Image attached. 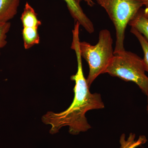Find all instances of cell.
Instances as JSON below:
<instances>
[{
    "mask_svg": "<svg viewBox=\"0 0 148 148\" xmlns=\"http://www.w3.org/2000/svg\"><path fill=\"white\" fill-rule=\"evenodd\" d=\"M128 25L138 30L148 41V18L145 16L144 9H140Z\"/></svg>",
    "mask_w": 148,
    "mask_h": 148,
    "instance_id": "8",
    "label": "cell"
},
{
    "mask_svg": "<svg viewBox=\"0 0 148 148\" xmlns=\"http://www.w3.org/2000/svg\"><path fill=\"white\" fill-rule=\"evenodd\" d=\"M143 6H145V8L144 9L145 16L148 18V0H141Z\"/></svg>",
    "mask_w": 148,
    "mask_h": 148,
    "instance_id": "12",
    "label": "cell"
},
{
    "mask_svg": "<svg viewBox=\"0 0 148 148\" xmlns=\"http://www.w3.org/2000/svg\"><path fill=\"white\" fill-rule=\"evenodd\" d=\"M135 138L136 135L134 133H130L127 139L125 138V134H122L119 140L120 148H136L145 144L147 141L145 135H140L137 140H135Z\"/></svg>",
    "mask_w": 148,
    "mask_h": 148,
    "instance_id": "9",
    "label": "cell"
},
{
    "mask_svg": "<svg viewBox=\"0 0 148 148\" xmlns=\"http://www.w3.org/2000/svg\"><path fill=\"white\" fill-rule=\"evenodd\" d=\"M11 27L10 22H0V54L1 49L7 43V38Z\"/></svg>",
    "mask_w": 148,
    "mask_h": 148,
    "instance_id": "11",
    "label": "cell"
},
{
    "mask_svg": "<svg viewBox=\"0 0 148 148\" xmlns=\"http://www.w3.org/2000/svg\"><path fill=\"white\" fill-rule=\"evenodd\" d=\"M79 42V34H73L71 47L76 54L77 70L75 75L71 77L75 82L73 102L65 111L58 113L48 112L42 118L44 123L50 125L49 132L51 134L58 133L65 126L69 127V132L72 135L86 132L91 128L86 117V113L90 110L105 108L101 95L98 93H91L89 90L90 87L84 75Z\"/></svg>",
    "mask_w": 148,
    "mask_h": 148,
    "instance_id": "1",
    "label": "cell"
},
{
    "mask_svg": "<svg viewBox=\"0 0 148 148\" xmlns=\"http://www.w3.org/2000/svg\"><path fill=\"white\" fill-rule=\"evenodd\" d=\"M143 59L137 54L125 50L114 54L104 73L136 84L143 93L148 92V77L145 74Z\"/></svg>",
    "mask_w": 148,
    "mask_h": 148,
    "instance_id": "3",
    "label": "cell"
},
{
    "mask_svg": "<svg viewBox=\"0 0 148 148\" xmlns=\"http://www.w3.org/2000/svg\"><path fill=\"white\" fill-rule=\"evenodd\" d=\"M113 39L107 29L100 31L97 44L92 45L86 42H80L81 55L88 64L89 73L86 82L90 87L96 78L105 73L114 56Z\"/></svg>",
    "mask_w": 148,
    "mask_h": 148,
    "instance_id": "2",
    "label": "cell"
},
{
    "mask_svg": "<svg viewBox=\"0 0 148 148\" xmlns=\"http://www.w3.org/2000/svg\"><path fill=\"white\" fill-rule=\"evenodd\" d=\"M20 0H0V22H9L17 13Z\"/></svg>",
    "mask_w": 148,
    "mask_h": 148,
    "instance_id": "7",
    "label": "cell"
},
{
    "mask_svg": "<svg viewBox=\"0 0 148 148\" xmlns=\"http://www.w3.org/2000/svg\"><path fill=\"white\" fill-rule=\"evenodd\" d=\"M21 19L23 27L22 36L24 47L25 49H29L40 43L38 30L41 25V22L38 19L34 9L28 2L25 4Z\"/></svg>",
    "mask_w": 148,
    "mask_h": 148,
    "instance_id": "5",
    "label": "cell"
},
{
    "mask_svg": "<svg viewBox=\"0 0 148 148\" xmlns=\"http://www.w3.org/2000/svg\"><path fill=\"white\" fill-rule=\"evenodd\" d=\"M147 98H148L147 106V113L148 114V92L147 93Z\"/></svg>",
    "mask_w": 148,
    "mask_h": 148,
    "instance_id": "14",
    "label": "cell"
},
{
    "mask_svg": "<svg viewBox=\"0 0 148 148\" xmlns=\"http://www.w3.org/2000/svg\"><path fill=\"white\" fill-rule=\"evenodd\" d=\"M72 17L75 21L78 22L89 34L94 32V28L92 21H90L84 12L79 3L76 0H64Z\"/></svg>",
    "mask_w": 148,
    "mask_h": 148,
    "instance_id": "6",
    "label": "cell"
},
{
    "mask_svg": "<svg viewBox=\"0 0 148 148\" xmlns=\"http://www.w3.org/2000/svg\"><path fill=\"white\" fill-rule=\"evenodd\" d=\"M106 10L116 29V41L114 54L125 50L124 40L127 24L143 5L141 0H96Z\"/></svg>",
    "mask_w": 148,
    "mask_h": 148,
    "instance_id": "4",
    "label": "cell"
},
{
    "mask_svg": "<svg viewBox=\"0 0 148 148\" xmlns=\"http://www.w3.org/2000/svg\"><path fill=\"white\" fill-rule=\"evenodd\" d=\"M130 32L137 38L143 49L144 57L143 59L144 67L146 71L148 72V41L140 32L133 27H131Z\"/></svg>",
    "mask_w": 148,
    "mask_h": 148,
    "instance_id": "10",
    "label": "cell"
},
{
    "mask_svg": "<svg viewBox=\"0 0 148 148\" xmlns=\"http://www.w3.org/2000/svg\"><path fill=\"white\" fill-rule=\"evenodd\" d=\"M76 1L79 3L82 1H84L90 7L93 6V5H95L94 0H76Z\"/></svg>",
    "mask_w": 148,
    "mask_h": 148,
    "instance_id": "13",
    "label": "cell"
}]
</instances>
